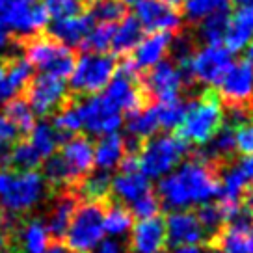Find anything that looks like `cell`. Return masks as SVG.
Wrapping results in <instances>:
<instances>
[{"instance_id": "cell-49", "label": "cell", "mask_w": 253, "mask_h": 253, "mask_svg": "<svg viewBox=\"0 0 253 253\" xmlns=\"http://www.w3.org/2000/svg\"><path fill=\"white\" fill-rule=\"evenodd\" d=\"M13 97V93L9 91V87L6 86V80H4V69H2V62H0V103L4 99H9Z\"/></svg>"}, {"instance_id": "cell-1", "label": "cell", "mask_w": 253, "mask_h": 253, "mask_svg": "<svg viewBox=\"0 0 253 253\" xmlns=\"http://www.w3.org/2000/svg\"><path fill=\"white\" fill-rule=\"evenodd\" d=\"M220 192V179L209 160L192 158L181 162L173 171L160 179L158 199L171 211L212 203Z\"/></svg>"}, {"instance_id": "cell-25", "label": "cell", "mask_w": 253, "mask_h": 253, "mask_svg": "<svg viewBox=\"0 0 253 253\" xmlns=\"http://www.w3.org/2000/svg\"><path fill=\"white\" fill-rule=\"evenodd\" d=\"M223 43L229 52H240L253 43V9L238 8L235 15H231Z\"/></svg>"}, {"instance_id": "cell-31", "label": "cell", "mask_w": 253, "mask_h": 253, "mask_svg": "<svg viewBox=\"0 0 253 253\" xmlns=\"http://www.w3.org/2000/svg\"><path fill=\"white\" fill-rule=\"evenodd\" d=\"M4 118L19 130L21 136H28L36 125V118L32 112L30 104L26 103L23 95L9 97L8 103H4Z\"/></svg>"}, {"instance_id": "cell-10", "label": "cell", "mask_w": 253, "mask_h": 253, "mask_svg": "<svg viewBox=\"0 0 253 253\" xmlns=\"http://www.w3.org/2000/svg\"><path fill=\"white\" fill-rule=\"evenodd\" d=\"M253 186V157H242L237 162H233L227 166L221 173L220 181V198L221 211L225 214V220L229 221L235 218L242 207H240V199L248 190Z\"/></svg>"}, {"instance_id": "cell-15", "label": "cell", "mask_w": 253, "mask_h": 253, "mask_svg": "<svg viewBox=\"0 0 253 253\" xmlns=\"http://www.w3.org/2000/svg\"><path fill=\"white\" fill-rule=\"evenodd\" d=\"M216 248L221 253H253V216L244 207L216 233Z\"/></svg>"}, {"instance_id": "cell-43", "label": "cell", "mask_w": 253, "mask_h": 253, "mask_svg": "<svg viewBox=\"0 0 253 253\" xmlns=\"http://www.w3.org/2000/svg\"><path fill=\"white\" fill-rule=\"evenodd\" d=\"M130 207H132L130 212L134 214L138 220H149V218H157L158 212H160L162 203H160V199H158L157 194L149 192V194H145L143 198H140Z\"/></svg>"}, {"instance_id": "cell-21", "label": "cell", "mask_w": 253, "mask_h": 253, "mask_svg": "<svg viewBox=\"0 0 253 253\" xmlns=\"http://www.w3.org/2000/svg\"><path fill=\"white\" fill-rule=\"evenodd\" d=\"M166 246L164 220L149 218L138 220L130 229V252L132 253H160Z\"/></svg>"}, {"instance_id": "cell-44", "label": "cell", "mask_w": 253, "mask_h": 253, "mask_svg": "<svg viewBox=\"0 0 253 253\" xmlns=\"http://www.w3.org/2000/svg\"><path fill=\"white\" fill-rule=\"evenodd\" d=\"M235 145L242 157H253V118H248L235 130Z\"/></svg>"}, {"instance_id": "cell-39", "label": "cell", "mask_w": 253, "mask_h": 253, "mask_svg": "<svg viewBox=\"0 0 253 253\" xmlns=\"http://www.w3.org/2000/svg\"><path fill=\"white\" fill-rule=\"evenodd\" d=\"M114 28L116 24H97L87 34V38L82 41L80 47L86 52H93V54H104L112 45V36H114Z\"/></svg>"}, {"instance_id": "cell-35", "label": "cell", "mask_w": 253, "mask_h": 253, "mask_svg": "<svg viewBox=\"0 0 253 253\" xmlns=\"http://www.w3.org/2000/svg\"><path fill=\"white\" fill-rule=\"evenodd\" d=\"M205 157L207 160L211 162H220V160H225L229 158L235 151H237V145H235V130L231 125H221L218 128V132L205 143Z\"/></svg>"}, {"instance_id": "cell-50", "label": "cell", "mask_w": 253, "mask_h": 253, "mask_svg": "<svg viewBox=\"0 0 253 253\" xmlns=\"http://www.w3.org/2000/svg\"><path fill=\"white\" fill-rule=\"evenodd\" d=\"M244 209L253 216V186L248 190V194H246V207Z\"/></svg>"}, {"instance_id": "cell-36", "label": "cell", "mask_w": 253, "mask_h": 253, "mask_svg": "<svg viewBox=\"0 0 253 253\" xmlns=\"http://www.w3.org/2000/svg\"><path fill=\"white\" fill-rule=\"evenodd\" d=\"M30 140L28 142L32 143V147L40 153L41 158H48L50 155H54L56 147L60 145V136L54 130V126L47 123V121H40L36 123L34 128H32Z\"/></svg>"}, {"instance_id": "cell-46", "label": "cell", "mask_w": 253, "mask_h": 253, "mask_svg": "<svg viewBox=\"0 0 253 253\" xmlns=\"http://www.w3.org/2000/svg\"><path fill=\"white\" fill-rule=\"evenodd\" d=\"M97 253H125V248L123 244L116 240V238H108V240H103L101 244H99V250Z\"/></svg>"}, {"instance_id": "cell-19", "label": "cell", "mask_w": 253, "mask_h": 253, "mask_svg": "<svg viewBox=\"0 0 253 253\" xmlns=\"http://www.w3.org/2000/svg\"><path fill=\"white\" fill-rule=\"evenodd\" d=\"M79 205L80 199L73 188L56 192L54 201L50 203L47 214H45V221H47L45 227L52 240H62L65 237L73 214L79 209Z\"/></svg>"}, {"instance_id": "cell-38", "label": "cell", "mask_w": 253, "mask_h": 253, "mask_svg": "<svg viewBox=\"0 0 253 253\" xmlns=\"http://www.w3.org/2000/svg\"><path fill=\"white\" fill-rule=\"evenodd\" d=\"M9 158H11V168L17 171H36L41 166L40 153L32 147L28 140H17L13 147H9Z\"/></svg>"}, {"instance_id": "cell-57", "label": "cell", "mask_w": 253, "mask_h": 253, "mask_svg": "<svg viewBox=\"0 0 253 253\" xmlns=\"http://www.w3.org/2000/svg\"><path fill=\"white\" fill-rule=\"evenodd\" d=\"M95 253H97V252H95Z\"/></svg>"}, {"instance_id": "cell-14", "label": "cell", "mask_w": 253, "mask_h": 253, "mask_svg": "<svg viewBox=\"0 0 253 253\" xmlns=\"http://www.w3.org/2000/svg\"><path fill=\"white\" fill-rule=\"evenodd\" d=\"M110 192L121 201V205H132L145 194L153 192L151 181L138 169L134 155H128L121 162V171H119L110 182Z\"/></svg>"}, {"instance_id": "cell-16", "label": "cell", "mask_w": 253, "mask_h": 253, "mask_svg": "<svg viewBox=\"0 0 253 253\" xmlns=\"http://www.w3.org/2000/svg\"><path fill=\"white\" fill-rule=\"evenodd\" d=\"M218 87L229 106H248L253 101V65L246 60L233 63Z\"/></svg>"}, {"instance_id": "cell-17", "label": "cell", "mask_w": 253, "mask_h": 253, "mask_svg": "<svg viewBox=\"0 0 253 253\" xmlns=\"http://www.w3.org/2000/svg\"><path fill=\"white\" fill-rule=\"evenodd\" d=\"M136 19L142 24V28L153 32H166L173 34L181 28L182 15L166 4L164 0H140L136 4Z\"/></svg>"}, {"instance_id": "cell-27", "label": "cell", "mask_w": 253, "mask_h": 253, "mask_svg": "<svg viewBox=\"0 0 253 253\" xmlns=\"http://www.w3.org/2000/svg\"><path fill=\"white\" fill-rule=\"evenodd\" d=\"M143 38V28L142 24L138 23V19L134 15L125 17L123 21H119V24L114 28V36H112V50L118 56H126L130 54L138 43Z\"/></svg>"}, {"instance_id": "cell-23", "label": "cell", "mask_w": 253, "mask_h": 253, "mask_svg": "<svg viewBox=\"0 0 253 253\" xmlns=\"http://www.w3.org/2000/svg\"><path fill=\"white\" fill-rule=\"evenodd\" d=\"M93 28V21L87 13H80L67 19H56L48 26V38H52L63 47H80L82 41Z\"/></svg>"}, {"instance_id": "cell-29", "label": "cell", "mask_w": 253, "mask_h": 253, "mask_svg": "<svg viewBox=\"0 0 253 253\" xmlns=\"http://www.w3.org/2000/svg\"><path fill=\"white\" fill-rule=\"evenodd\" d=\"M110 182L112 179L108 171L97 169L82 177L73 190L79 196V199H84L86 203H103L110 194Z\"/></svg>"}, {"instance_id": "cell-5", "label": "cell", "mask_w": 253, "mask_h": 253, "mask_svg": "<svg viewBox=\"0 0 253 253\" xmlns=\"http://www.w3.org/2000/svg\"><path fill=\"white\" fill-rule=\"evenodd\" d=\"M17 45L23 48L24 58L32 63V67H38L43 75L65 80L75 69V52L48 36L40 34L28 40L17 41Z\"/></svg>"}, {"instance_id": "cell-12", "label": "cell", "mask_w": 253, "mask_h": 253, "mask_svg": "<svg viewBox=\"0 0 253 253\" xmlns=\"http://www.w3.org/2000/svg\"><path fill=\"white\" fill-rule=\"evenodd\" d=\"M136 77H138V69H136L134 65H132V62L126 58L125 62L116 69V75L112 77L110 84L104 87V89H106L104 97H106L119 112L130 114V112H134L143 106L145 95H143L142 87L138 86Z\"/></svg>"}, {"instance_id": "cell-18", "label": "cell", "mask_w": 253, "mask_h": 253, "mask_svg": "<svg viewBox=\"0 0 253 253\" xmlns=\"http://www.w3.org/2000/svg\"><path fill=\"white\" fill-rule=\"evenodd\" d=\"M164 229L166 244H171L173 248L199 246L207 237L196 212L190 211H171L164 221Z\"/></svg>"}, {"instance_id": "cell-24", "label": "cell", "mask_w": 253, "mask_h": 253, "mask_svg": "<svg viewBox=\"0 0 253 253\" xmlns=\"http://www.w3.org/2000/svg\"><path fill=\"white\" fill-rule=\"evenodd\" d=\"M60 155L69 164V168L75 171V175L79 179L86 177L89 171H93V143L89 142L86 136H71L67 142L62 143V153Z\"/></svg>"}, {"instance_id": "cell-2", "label": "cell", "mask_w": 253, "mask_h": 253, "mask_svg": "<svg viewBox=\"0 0 253 253\" xmlns=\"http://www.w3.org/2000/svg\"><path fill=\"white\" fill-rule=\"evenodd\" d=\"M188 153V143L179 134L164 132L147 138L136 157L138 169L147 179H162L173 171Z\"/></svg>"}, {"instance_id": "cell-45", "label": "cell", "mask_w": 253, "mask_h": 253, "mask_svg": "<svg viewBox=\"0 0 253 253\" xmlns=\"http://www.w3.org/2000/svg\"><path fill=\"white\" fill-rule=\"evenodd\" d=\"M19 136L21 134H19L15 126L11 125L4 116H0V145H9V143L17 142V140H21Z\"/></svg>"}, {"instance_id": "cell-3", "label": "cell", "mask_w": 253, "mask_h": 253, "mask_svg": "<svg viewBox=\"0 0 253 253\" xmlns=\"http://www.w3.org/2000/svg\"><path fill=\"white\" fill-rule=\"evenodd\" d=\"M47 182L38 171H0V207L17 216L24 212L45 198Z\"/></svg>"}, {"instance_id": "cell-54", "label": "cell", "mask_w": 253, "mask_h": 253, "mask_svg": "<svg viewBox=\"0 0 253 253\" xmlns=\"http://www.w3.org/2000/svg\"><path fill=\"white\" fill-rule=\"evenodd\" d=\"M240 8H250L253 9V0H235Z\"/></svg>"}, {"instance_id": "cell-55", "label": "cell", "mask_w": 253, "mask_h": 253, "mask_svg": "<svg viewBox=\"0 0 253 253\" xmlns=\"http://www.w3.org/2000/svg\"><path fill=\"white\" fill-rule=\"evenodd\" d=\"M119 2H121L123 6H136L140 0H119Z\"/></svg>"}, {"instance_id": "cell-51", "label": "cell", "mask_w": 253, "mask_h": 253, "mask_svg": "<svg viewBox=\"0 0 253 253\" xmlns=\"http://www.w3.org/2000/svg\"><path fill=\"white\" fill-rule=\"evenodd\" d=\"M173 253H201L199 246H184V248H175Z\"/></svg>"}, {"instance_id": "cell-13", "label": "cell", "mask_w": 253, "mask_h": 253, "mask_svg": "<svg viewBox=\"0 0 253 253\" xmlns=\"http://www.w3.org/2000/svg\"><path fill=\"white\" fill-rule=\"evenodd\" d=\"M184 80L186 79L177 63L171 60H162L155 67L145 71L142 79V91L143 95H149L158 103L173 101L181 97Z\"/></svg>"}, {"instance_id": "cell-30", "label": "cell", "mask_w": 253, "mask_h": 253, "mask_svg": "<svg viewBox=\"0 0 253 253\" xmlns=\"http://www.w3.org/2000/svg\"><path fill=\"white\" fill-rule=\"evenodd\" d=\"M160 130L157 118V110H155V104L149 106H142L138 110L130 112L128 118H126V132L132 140H147L151 136H155Z\"/></svg>"}, {"instance_id": "cell-28", "label": "cell", "mask_w": 253, "mask_h": 253, "mask_svg": "<svg viewBox=\"0 0 253 253\" xmlns=\"http://www.w3.org/2000/svg\"><path fill=\"white\" fill-rule=\"evenodd\" d=\"M4 69V80L6 86L13 95L23 93V89L28 86V82L34 79V67L24 56H6L0 60Z\"/></svg>"}, {"instance_id": "cell-37", "label": "cell", "mask_w": 253, "mask_h": 253, "mask_svg": "<svg viewBox=\"0 0 253 253\" xmlns=\"http://www.w3.org/2000/svg\"><path fill=\"white\" fill-rule=\"evenodd\" d=\"M186 108H188V103L182 97H177L173 101L155 104L160 130H177L181 126L182 119H184Z\"/></svg>"}, {"instance_id": "cell-22", "label": "cell", "mask_w": 253, "mask_h": 253, "mask_svg": "<svg viewBox=\"0 0 253 253\" xmlns=\"http://www.w3.org/2000/svg\"><path fill=\"white\" fill-rule=\"evenodd\" d=\"M173 36L166 32H153L147 38H142L138 47L132 50V56L128 58L138 71H147L160 63L169 52Z\"/></svg>"}, {"instance_id": "cell-6", "label": "cell", "mask_w": 253, "mask_h": 253, "mask_svg": "<svg viewBox=\"0 0 253 253\" xmlns=\"http://www.w3.org/2000/svg\"><path fill=\"white\" fill-rule=\"evenodd\" d=\"M103 203H82L75 211L65 238L73 253H91L103 242Z\"/></svg>"}, {"instance_id": "cell-40", "label": "cell", "mask_w": 253, "mask_h": 253, "mask_svg": "<svg viewBox=\"0 0 253 253\" xmlns=\"http://www.w3.org/2000/svg\"><path fill=\"white\" fill-rule=\"evenodd\" d=\"M201 227L205 231V235H214L227 223L225 214L221 211V207L218 203H207V205L199 207V211L196 212Z\"/></svg>"}, {"instance_id": "cell-20", "label": "cell", "mask_w": 253, "mask_h": 253, "mask_svg": "<svg viewBox=\"0 0 253 253\" xmlns=\"http://www.w3.org/2000/svg\"><path fill=\"white\" fill-rule=\"evenodd\" d=\"M50 242L45 223L40 218H26L19 223L15 233L9 237V248L13 253H43Z\"/></svg>"}, {"instance_id": "cell-9", "label": "cell", "mask_w": 253, "mask_h": 253, "mask_svg": "<svg viewBox=\"0 0 253 253\" xmlns=\"http://www.w3.org/2000/svg\"><path fill=\"white\" fill-rule=\"evenodd\" d=\"M73 101H75V110L79 114L80 126L89 134H116L123 125L121 112L104 95H86L79 101L77 99Z\"/></svg>"}, {"instance_id": "cell-34", "label": "cell", "mask_w": 253, "mask_h": 253, "mask_svg": "<svg viewBox=\"0 0 253 253\" xmlns=\"http://www.w3.org/2000/svg\"><path fill=\"white\" fill-rule=\"evenodd\" d=\"M86 8L91 21L99 24H116L126 17V6L119 0H87Z\"/></svg>"}, {"instance_id": "cell-52", "label": "cell", "mask_w": 253, "mask_h": 253, "mask_svg": "<svg viewBox=\"0 0 253 253\" xmlns=\"http://www.w3.org/2000/svg\"><path fill=\"white\" fill-rule=\"evenodd\" d=\"M9 250V238L0 235V253H6Z\"/></svg>"}, {"instance_id": "cell-47", "label": "cell", "mask_w": 253, "mask_h": 253, "mask_svg": "<svg viewBox=\"0 0 253 253\" xmlns=\"http://www.w3.org/2000/svg\"><path fill=\"white\" fill-rule=\"evenodd\" d=\"M13 43L17 45V41H13V34H11V30L0 21V50H6V48L11 47Z\"/></svg>"}, {"instance_id": "cell-33", "label": "cell", "mask_w": 253, "mask_h": 253, "mask_svg": "<svg viewBox=\"0 0 253 253\" xmlns=\"http://www.w3.org/2000/svg\"><path fill=\"white\" fill-rule=\"evenodd\" d=\"M132 225H134L132 212L125 205L116 203V205H110L104 209V216H103L104 235H108L110 238L118 240V238L128 235L130 229H132Z\"/></svg>"}, {"instance_id": "cell-26", "label": "cell", "mask_w": 253, "mask_h": 253, "mask_svg": "<svg viewBox=\"0 0 253 253\" xmlns=\"http://www.w3.org/2000/svg\"><path fill=\"white\" fill-rule=\"evenodd\" d=\"M126 157L125 138L116 134L101 136V140L93 145V164L103 171H110L114 168L121 166L123 158Z\"/></svg>"}, {"instance_id": "cell-41", "label": "cell", "mask_w": 253, "mask_h": 253, "mask_svg": "<svg viewBox=\"0 0 253 253\" xmlns=\"http://www.w3.org/2000/svg\"><path fill=\"white\" fill-rule=\"evenodd\" d=\"M48 19H67V17L80 15L84 9L82 0H41Z\"/></svg>"}, {"instance_id": "cell-7", "label": "cell", "mask_w": 253, "mask_h": 253, "mask_svg": "<svg viewBox=\"0 0 253 253\" xmlns=\"http://www.w3.org/2000/svg\"><path fill=\"white\" fill-rule=\"evenodd\" d=\"M231 65V52L223 45H203L179 67L186 80H198L203 86H218Z\"/></svg>"}, {"instance_id": "cell-48", "label": "cell", "mask_w": 253, "mask_h": 253, "mask_svg": "<svg viewBox=\"0 0 253 253\" xmlns=\"http://www.w3.org/2000/svg\"><path fill=\"white\" fill-rule=\"evenodd\" d=\"M43 253H73V252L67 248V244H63L62 240H50L47 250Z\"/></svg>"}, {"instance_id": "cell-11", "label": "cell", "mask_w": 253, "mask_h": 253, "mask_svg": "<svg viewBox=\"0 0 253 253\" xmlns=\"http://www.w3.org/2000/svg\"><path fill=\"white\" fill-rule=\"evenodd\" d=\"M23 95L26 103L30 104L32 112L40 114V116H54L56 112H60L71 99L69 89L65 86V80L48 77V75H40L34 77L28 82V86L23 89Z\"/></svg>"}, {"instance_id": "cell-42", "label": "cell", "mask_w": 253, "mask_h": 253, "mask_svg": "<svg viewBox=\"0 0 253 253\" xmlns=\"http://www.w3.org/2000/svg\"><path fill=\"white\" fill-rule=\"evenodd\" d=\"M229 0H186L184 2V13L190 21H201L218 9H225Z\"/></svg>"}, {"instance_id": "cell-56", "label": "cell", "mask_w": 253, "mask_h": 253, "mask_svg": "<svg viewBox=\"0 0 253 253\" xmlns=\"http://www.w3.org/2000/svg\"><path fill=\"white\" fill-rule=\"evenodd\" d=\"M201 253H221L218 248H211V250H207V252H201Z\"/></svg>"}, {"instance_id": "cell-53", "label": "cell", "mask_w": 253, "mask_h": 253, "mask_svg": "<svg viewBox=\"0 0 253 253\" xmlns=\"http://www.w3.org/2000/svg\"><path fill=\"white\" fill-rule=\"evenodd\" d=\"M244 50H246V58H244V60L248 63H252V65H253V43H250V45H248Z\"/></svg>"}, {"instance_id": "cell-8", "label": "cell", "mask_w": 253, "mask_h": 253, "mask_svg": "<svg viewBox=\"0 0 253 253\" xmlns=\"http://www.w3.org/2000/svg\"><path fill=\"white\" fill-rule=\"evenodd\" d=\"M116 69L118 63L114 56L86 52L75 63V69L69 75V86L75 93L97 95L110 84Z\"/></svg>"}, {"instance_id": "cell-4", "label": "cell", "mask_w": 253, "mask_h": 253, "mask_svg": "<svg viewBox=\"0 0 253 253\" xmlns=\"http://www.w3.org/2000/svg\"><path fill=\"white\" fill-rule=\"evenodd\" d=\"M223 119L225 112L220 99L214 93H203L196 101L188 103L184 119L177 130L186 143L205 145L223 125Z\"/></svg>"}, {"instance_id": "cell-32", "label": "cell", "mask_w": 253, "mask_h": 253, "mask_svg": "<svg viewBox=\"0 0 253 253\" xmlns=\"http://www.w3.org/2000/svg\"><path fill=\"white\" fill-rule=\"evenodd\" d=\"M229 11L225 9H218L205 19L199 21L198 36L201 41H205V45H221L225 40V34L229 28Z\"/></svg>"}]
</instances>
